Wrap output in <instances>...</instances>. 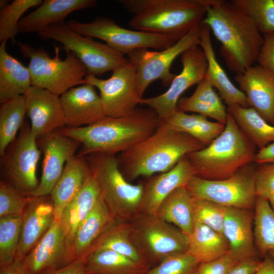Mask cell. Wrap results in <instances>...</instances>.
Returning <instances> with one entry per match:
<instances>
[{
  "mask_svg": "<svg viewBox=\"0 0 274 274\" xmlns=\"http://www.w3.org/2000/svg\"><path fill=\"white\" fill-rule=\"evenodd\" d=\"M161 121L151 108H136L120 117H105L90 125L59 129L63 134L80 143L78 156L100 153L116 155L153 134Z\"/></svg>",
  "mask_w": 274,
  "mask_h": 274,
  "instance_id": "obj_1",
  "label": "cell"
},
{
  "mask_svg": "<svg viewBox=\"0 0 274 274\" xmlns=\"http://www.w3.org/2000/svg\"><path fill=\"white\" fill-rule=\"evenodd\" d=\"M201 24L208 26L221 43V54L236 74L257 61L263 36L252 19L231 1L215 0Z\"/></svg>",
  "mask_w": 274,
  "mask_h": 274,
  "instance_id": "obj_2",
  "label": "cell"
},
{
  "mask_svg": "<svg viewBox=\"0 0 274 274\" xmlns=\"http://www.w3.org/2000/svg\"><path fill=\"white\" fill-rule=\"evenodd\" d=\"M205 147L195 138L161 122L153 134L117 158L121 172L129 181L167 172L189 153Z\"/></svg>",
  "mask_w": 274,
  "mask_h": 274,
  "instance_id": "obj_3",
  "label": "cell"
},
{
  "mask_svg": "<svg viewBox=\"0 0 274 274\" xmlns=\"http://www.w3.org/2000/svg\"><path fill=\"white\" fill-rule=\"evenodd\" d=\"M132 17L134 30L172 37L179 41L200 24L215 0H119Z\"/></svg>",
  "mask_w": 274,
  "mask_h": 274,
  "instance_id": "obj_4",
  "label": "cell"
},
{
  "mask_svg": "<svg viewBox=\"0 0 274 274\" xmlns=\"http://www.w3.org/2000/svg\"><path fill=\"white\" fill-rule=\"evenodd\" d=\"M256 148L228 112L225 128L220 135L209 145L187 156L196 176L207 180H222L254 163Z\"/></svg>",
  "mask_w": 274,
  "mask_h": 274,
  "instance_id": "obj_5",
  "label": "cell"
},
{
  "mask_svg": "<svg viewBox=\"0 0 274 274\" xmlns=\"http://www.w3.org/2000/svg\"><path fill=\"white\" fill-rule=\"evenodd\" d=\"M105 203L119 221L131 222L142 213L144 182L132 184L121 172L116 155L86 156Z\"/></svg>",
  "mask_w": 274,
  "mask_h": 274,
  "instance_id": "obj_6",
  "label": "cell"
},
{
  "mask_svg": "<svg viewBox=\"0 0 274 274\" xmlns=\"http://www.w3.org/2000/svg\"><path fill=\"white\" fill-rule=\"evenodd\" d=\"M23 56L29 59L31 86L45 89L60 96L70 89L85 84L87 70L73 52L66 53L62 59L60 47L54 45L55 56L50 57L43 47L35 48L22 43H17Z\"/></svg>",
  "mask_w": 274,
  "mask_h": 274,
  "instance_id": "obj_7",
  "label": "cell"
},
{
  "mask_svg": "<svg viewBox=\"0 0 274 274\" xmlns=\"http://www.w3.org/2000/svg\"><path fill=\"white\" fill-rule=\"evenodd\" d=\"M131 224L133 242L151 267L168 256L187 251L188 235L156 214H142Z\"/></svg>",
  "mask_w": 274,
  "mask_h": 274,
  "instance_id": "obj_8",
  "label": "cell"
},
{
  "mask_svg": "<svg viewBox=\"0 0 274 274\" xmlns=\"http://www.w3.org/2000/svg\"><path fill=\"white\" fill-rule=\"evenodd\" d=\"M37 33L42 40L60 43L66 53L74 52L85 65L89 75H101L129 61L107 44L79 33L64 22L51 24Z\"/></svg>",
  "mask_w": 274,
  "mask_h": 274,
  "instance_id": "obj_9",
  "label": "cell"
},
{
  "mask_svg": "<svg viewBox=\"0 0 274 274\" xmlns=\"http://www.w3.org/2000/svg\"><path fill=\"white\" fill-rule=\"evenodd\" d=\"M254 163L222 180L204 179L193 177L185 186L193 198L208 200L226 207L252 209L257 197Z\"/></svg>",
  "mask_w": 274,
  "mask_h": 274,
  "instance_id": "obj_10",
  "label": "cell"
},
{
  "mask_svg": "<svg viewBox=\"0 0 274 274\" xmlns=\"http://www.w3.org/2000/svg\"><path fill=\"white\" fill-rule=\"evenodd\" d=\"M79 33L103 40L115 51L123 55L141 49L162 50L178 41L161 35L130 30L118 25L110 18L97 17L90 22L72 19L66 23Z\"/></svg>",
  "mask_w": 274,
  "mask_h": 274,
  "instance_id": "obj_11",
  "label": "cell"
},
{
  "mask_svg": "<svg viewBox=\"0 0 274 274\" xmlns=\"http://www.w3.org/2000/svg\"><path fill=\"white\" fill-rule=\"evenodd\" d=\"M201 24L193 27L170 47L162 50L141 49L126 55L136 72L139 95L141 98L149 85L157 80L165 86L170 85L176 75L170 72L175 59L189 48L199 45Z\"/></svg>",
  "mask_w": 274,
  "mask_h": 274,
  "instance_id": "obj_12",
  "label": "cell"
},
{
  "mask_svg": "<svg viewBox=\"0 0 274 274\" xmlns=\"http://www.w3.org/2000/svg\"><path fill=\"white\" fill-rule=\"evenodd\" d=\"M85 82L98 89L106 117H120L132 113L142 98L138 91L135 67L129 61L113 70L108 79L87 75Z\"/></svg>",
  "mask_w": 274,
  "mask_h": 274,
  "instance_id": "obj_13",
  "label": "cell"
},
{
  "mask_svg": "<svg viewBox=\"0 0 274 274\" xmlns=\"http://www.w3.org/2000/svg\"><path fill=\"white\" fill-rule=\"evenodd\" d=\"M182 69L173 79L168 89L163 93L149 98H142L140 104L153 109L161 121L178 111L177 104L182 94L189 88L198 84L205 78L208 61L199 46H193L181 55Z\"/></svg>",
  "mask_w": 274,
  "mask_h": 274,
  "instance_id": "obj_14",
  "label": "cell"
},
{
  "mask_svg": "<svg viewBox=\"0 0 274 274\" xmlns=\"http://www.w3.org/2000/svg\"><path fill=\"white\" fill-rule=\"evenodd\" d=\"M12 143L9 152L2 156L4 169L9 180L7 183L30 196L40 183L36 170L42 153L30 124H24L18 138Z\"/></svg>",
  "mask_w": 274,
  "mask_h": 274,
  "instance_id": "obj_15",
  "label": "cell"
},
{
  "mask_svg": "<svg viewBox=\"0 0 274 274\" xmlns=\"http://www.w3.org/2000/svg\"><path fill=\"white\" fill-rule=\"evenodd\" d=\"M37 143L43 162L39 186L29 196L35 197L50 195L67 161L76 155L81 146L80 142L63 134L59 129L38 138Z\"/></svg>",
  "mask_w": 274,
  "mask_h": 274,
  "instance_id": "obj_16",
  "label": "cell"
},
{
  "mask_svg": "<svg viewBox=\"0 0 274 274\" xmlns=\"http://www.w3.org/2000/svg\"><path fill=\"white\" fill-rule=\"evenodd\" d=\"M70 263L66 237L56 220L20 262L27 274H44Z\"/></svg>",
  "mask_w": 274,
  "mask_h": 274,
  "instance_id": "obj_17",
  "label": "cell"
},
{
  "mask_svg": "<svg viewBox=\"0 0 274 274\" xmlns=\"http://www.w3.org/2000/svg\"><path fill=\"white\" fill-rule=\"evenodd\" d=\"M24 95L30 130L37 139L65 125L59 96L33 86Z\"/></svg>",
  "mask_w": 274,
  "mask_h": 274,
  "instance_id": "obj_18",
  "label": "cell"
},
{
  "mask_svg": "<svg viewBox=\"0 0 274 274\" xmlns=\"http://www.w3.org/2000/svg\"><path fill=\"white\" fill-rule=\"evenodd\" d=\"M59 98L67 127L90 125L106 117L99 95L90 84L73 87Z\"/></svg>",
  "mask_w": 274,
  "mask_h": 274,
  "instance_id": "obj_19",
  "label": "cell"
},
{
  "mask_svg": "<svg viewBox=\"0 0 274 274\" xmlns=\"http://www.w3.org/2000/svg\"><path fill=\"white\" fill-rule=\"evenodd\" d=\"M235 80L249 107L274 125V74L258 65L236 74Z\"/></svg>",
  "mask_w": 274,
  "mask_h": 274,
  "instance_id": "obj_20",
  "label": "cell"
},
{
  "mask_svg": "<svg viewBox=\"0 0 274 274\" xmlns=\"http://www.w3.org/2000/svg\"><path fill=\"white\" fill-rule=\"evenodd\" d=\"M195 176L187 156L169 170L153 175L144 182L142 213L156 214L163 200L176 189L185 186Z\"/></svg>",
  "mask_w": 274,
  "mask_h": 274,
  "instance_id": "obj_21",
  "label": "cell"
},
{
  "mask_svg": "<svg viewBox=\"0 0 274 274\" xmlns=\"http://www.w3.org/2000/svg\"><path fill=\"white\" fill-rule=\"evenodd\" d=\"M21 226L15 261L20 262L55 220L50 195L31 199L21 216Z\"/></svg>",
  "mask_w": 274,
  "mask_h": 274,
  "instance_id": "obj_22",
  "label": "cell"
},
{
  "mask_svg": "<svg viewBox=\"0 0 274 274\" xmlns=\"http://www.w3.org/2000/svg\"><path fill=\"white\" fill-rule=\"evenodd\" d=\"M254 213L250 209L226 207L223 234L227 240L229 252L237 260L257 258L253 221Z\"/></svg>",
  "mask_w": 274,
  "mask_h": 274,
  "instance_id": "obj_23",
  "label": "cell"
},
{
  "mask_svg": "<svg viewBox=\"0 0 274 274\" xmlns=\"http://www.w3.org/2000/svg\"><path fill=\"white\" fill-rule=\"evenodd\" d=\"M97 6L95 0H44L37 9L22 18L18 32H39L51 24L64 22L71 13Z\"/></svg>",
  "mask_w": 274,
  "mask_h": 274,
  "instance_id": "obj_24",
  "label": "cell"
},
{
  "mask_svg": "<svg viewBox=\"0 0 274 274\" xmlns=\"http://www.w3.org/2000/svg\"><path fill=\"white\" fill-rule=\"evenodd\" d=\"M91 175V168L85 156L76 155L67 161L61 176L50 194L55 220L59 221L64 208Z\"/></svg>",
  "mask_w": 274,
  "mask_h": 274,
  "instance_id": "obj_25",
  "label": "cell"
},
{
  "mask_svg": "<svg viewBox=\"0 0 274 274\" xmlns=\"http://www.w3.org/2000/svg\"><path fill=\"white\" fill-rule=\"evenodd\" d=\"M101 197L97 183L93 176L87 179L84 186L64 208L60 220L64 231L70 258V252L75 234Z\"/></svg>",
  "mask_w": 274,
  "mask_h": 274,
  "instance_id": "obj_26",
  "label": "cell"
},
{
  "mask_svg": "<svg viewBox=\"0 0 274 274\" xmlns=\"http://www.w3.org/2000/svg\"><path fill=\"white\" fill-rule=\"evenodd\" d=\"M199 46L204 52L208 61L206 78L218 91L220 96L227 107L238 105L244 107H249L245 93L230 81L216 58L212 43L210 27L202 24Z\"/></svg>",
  "mask_w": 274,
  "mask_h": 274,
  "instance_id": "obj_27",
  "label": "cell"
},
{
  "mask_svg": "<svg viewBox=\"0 0 274 274\" xmlns=\"http://www.w3.org/2000/svg\"><path fill=\"white\" fill-rule=\"evenodd\" d=\"M116 220L101 197L75 234L70 252L71 262L87 257L95 242Z\"/></svg>",
  "mask_w": 274,
  "mask_h": 274,
  "instance_id": "obj_28",
  "label": "cell"
},
{
  "mask_svg": "<svg viewBox=\"0 0 274 274\" xmlns=\"http://www.w3.org/2000/svg\"><path fill=\"white\" fill-rule=\"evenodd\" d=\"M7 42L0 45V101L23 95L31 86L30 72L7 51Z\"/></svg>",
  "mask_w": 274,
  "mask_h": 274,
  "instance_id": "obj_29",
  "label": "cell"
},
{
  "mask_svg": "<svg viewBox=\"0 0 274 274\" xmlns=\"http://www.w3.org/2000/svg\"><path fill=\"white\" fill-rule=\"evenodd\" d=\"M177 109L181 112H193L210 117L224 124L227 119V110L222 98L206 78L197 85L190 96L179 99Z\"/></svg>",
  "mask_w": 274,
  "mask_h": 274,
  "instance_id": "obj_30",
  "label": "cell"
},
{
  "mask_svg": "<svg viewBox=\"0 0 274 274\" xmlns=\"http://www.w3.org/2000/svg\"><path fill=\"white\" fill-rule=\"evenodd\" d=\"M188 236L186 252L199 263L213 260L230 251L224 235L202 224L194 222L193 230Z\"/></svg>",
  "mask_w": 274,
  "mask_h": 274,
  "instance_id": "obj_31",
  "label": "cell"
},
{
  "mask_svg": "<svg viewBox=\"0 0 274 274\" xmlns=\"http://www.w3.org/2000/svg\"><path fill=\"white\" fill-rule=\"evenodd\" d=\"M89 274H145L151 267L113 251L98 249L86 257Z\"/></svg>",
  "mask_w": 274,
  "mask_h": 274,
  "instance_id": "obj_32",
  "label": "cell"
},
{
  "mask_svg": "<svg viewBox=\"0 0 274 274\" xmlns=\"http://www.w3.org/2000/svg\"><path fill=\"white\" fill-rule=\"evenodd\" d=\"M192 199L185 186L180 187L163 200L156 214L188 236L192 233L194 225Z\"/></svg>",
  "mask_w": 274,
  "mask_h": 274,
  "instance_id": "obj_33",
  "label": "cell"
},
{
  "mask_svg": "<svg viewBox=\"0 0 274 274\" xmlns=\"http://www.w3.org/2000/svg\"><path fill=\"white\" fill-rule=\"evenodd\" d=\"M227 110L259 150L274 142V125L267 122L253 108L234 105L228 106Z\"/></svg>",
  "mask_w": 274,
  "mask_h": 274,
  "instance_id": "obj_34",
  "label": "cell"
},
{
  "mask_svg": "<svg viewBox=\"0 0 274 274\" xmlns=\"http://www.w3.org/2000/svg\"><path fill=\"white\" fill-rule=\"evenodd\" d=\"M175 130L186 133L198 140L205 146L210 144L223 131L225 124L210 121L198 114L176 111L166 120L161 121Z\"/></svg>",
  "mask_w": 274,
  "mask_h": 274,
  "instance_id": "obj_35",
  "label": "cell"
},
{
  "mask_svg": "<svg viewBox=\"0 0 274 274\" xmlns=\"http://www.w3.org/2000/svg\"><path fill=\"white\" fill-rule=\"evenodd\" d=\"M98 249L110 250L136 262L149 265L133 242L131 222L117 220L95 242L89 253Z\"/></svg>",
  "mask_w": 274,
  "mask_h": 274,
  "instance_id": "obj_36",
  "label": "cell"
},
{
  "mask_svg": "<svg viewBox=\"0 0 274 274\" xmlns=\"http://www.w3.org/2000/svg\"><path fill=\"white\" fill-rule=\"evenodd\" d=\"M26 114L24 95L1 103L0 108V155L3 156L18 130L24 125Z\"/></svg>",
  "mask_w": 274,
  "mask_h": 274,
  "instance_id": "obj_37",
  "label": "cell"
},
{
  "mask_svg": "<svg viewBox=\"0 0 274 274\" xmlns=\"http://www.w3.org/2000/svg\"><path fill=\"white\" fill-rule=\"evenodd\" d=\"M254 213V237L258 254L264 257L274 251V212L268 200L257 196Z\"/></svg>",
  "mask_w": 274,
  "mask_h": 274,
  "instance_id": "obj_38",
  "label": "cell"
},
{
  "mask_svg": "<svg viewBox=\"0 0 274 274\" xmlns=\"http://www.w3.org/2000/svg\"><path fill=\"white\" fill-rule=\"evenodd\" d=\"M42 0H14L0 11V42L11 40L15 43L18 25L22 15L28 9L39 7Z\"/></svg>",
  "mask_w": 274,
  "mask_h": 274,
  "instance_id": "obj_39",
  "label": "cell"
},
{
  "mask_svg": "<svg viewBox=\"0 0 274 274\" xmlns=\"http://www.w3.org/2000/svg\"><path fill=\"white\" fill-rule=\"evenodd\" d=\"M21 220V216L0 217V267L15 261Z\"/></svg>",
  "mask_w": 274,
  "mask_h": 274,
  "instance_id": "obj_40",
  "label": "cell"
},
{
  "mask_svg": "<svg viewBox=\"0 0 274 274\" xmlns=\"http://www.w3.org/2000/svg\"><path fill=\"white\" fill-rule=\"evenodd\" d=\"M250 17L262 35L274 32V0H231Z\"/></svg>",
  "mask_w": 274,
  "mask_h": 274,
  "instance_id": "obj_41",
  "label": "cell"
},
{
  "mask_svg": "<svg viewBox=\"0 0 274 274\" xmlns=\"http://www.w3.org/2000/svg\"><path fill=\"white\" fill-rule=\"evenodd\" d=\"M226 209V207L212 201L193 197L194 222L205 225L222 234Z\"/></svg>",
  "mask_w": 274,
  "mask_h": 274,
  "instance_id": "obj_42",
  "label": "cell"
},
{
  "mask_svg": "<svg viewBox=\"0 0 274 274\" xmlns=\"http://www.w3.org/2000/svg\"><path fill=\"white\" fill-rule=\"evenodd\" d=\"M199 263L187 252L167 257L145 274H195Z\"/></svg>",
  "mask_w": 274,
  "mask_h": 274,
  "instance_id": "obj_43",
  "label": "cell"
},
{
  "mask_svg": "<svg viewBox=\"0 0 274 274\" xmlns=\"http://www.w3.org/2000/svg\"><path fill=\"white\" fill-rule=\"evenodd\" d=\"M31 196L20 192L8 183L0 182V217L21 216Z\"/></svg>",
  "mask_w": 274,
  "mask_h": 274,
  "instance_id": "obj_44",
  "label": "cell"
},
{
  "mask_svg": "<svg viewBox=\"0 0 274 274\" xmlns=\"http://www.w3.org/2000/svg\"><path fill=\"white\" fill-rule=\"evenodd\" d=\"M257 196L267 199L274 193V162L259 164L255 172Z\"/></svg>",
  "mask_w": 274,
  "mask_h": 274,
  "instance_id": "obj_45",
  "label": "cell"
},
{
  "mask_svg": "<svg viewBox=\"0 0 274 274\" xmlns=\"http://www.w3.org/2000/svg\"><path fill=\"white\" fill-rule=\"evenodd\" d=\"M239 261L229 252L213 260L199 263L195 274H227Z\"/></svg>",
  "mask_w": 274,
  "mask_h": 274,
  "instance_id": "obj_46",
  "label": "cell"
},
{
  "mask_svg": "<svg viewBox=\"0 0 274 274\" xmlns=\"http://www.w3.org/2000/svg\"><path fill=\"white\" fill-rule=\"evenodd\" d=\"M263 36L264 41L257 61L259 65L274 74V32Z\"/></svg>",
  "mask_w": 274,
  "mask_h": 274,
  "instance_id": "obj_47",
  "label": "cell"
},
{
  "mask_svg": "<svg viewBox=\"0 0 274 274\" xmlns=\"http://www.w3.org/2000/svg\"><path fill=\"white\" fill-rule=\"evenodd\" d=\"M86 261V257L79 258L62 267L44 274H89Z\"/></svg>",
  "mask_w": 274,
  "mask_h": 274,
  "instance_id": "obj_48",
  "label": "cell"
},
{
  "mask_svg": "<svg viewBox=\"0 0 274 274\" xmlns=\"http://www.w3.org/2000/svg\"><path fill=\"white\" fill-rule=\"evenodd\" d=\"M260 261L257 258L240 260L230 269L227 274H255Z\"/></svg>",
  "mask_w": 274,
  "mask_h": 274,
  "instance_id": "obj_49",
  "label": "cell"
},
{
  "mask_svg": "<svg viewBox=\"0 0 274 274\" xmlns=\"http://www.w3.org/2000/svg\"><path fill=\"white\" fill-rule=\"evenodd\" d=\"M271 162H274V142L259 149L254 158V163L258 164Z\"/></svg>",
  "mask_w": 274,
  "mask_h": 274,
  "instance_id": "obj_50",
  "label": "cell"
},
{
  "mask_svg": "<svg viewBox=\"0 0 274 274\" xmlns=\"http://www.w3.org/2000/svg\"><path fill=\"white\" fill-rule=\"evenodd\" d=\"M255 274H274V259L269 254L260 261Z\"/></svg>",
  "mask_w": 274,
  "mask_h": 274,
  "instance_id": "obj_51",
  "label": "cell"
},
{
  "mask_svg": "<svg viewBox=\"0 0 274 274\" xmlns=\"http://www.w3.org/2000/svg\"><path fill=\"white\" fill-rule=\"evenodd\" d=\"M0 274H27L22 268L20 262L15 261L12 264L0 267Z\"/></svg>",
  "mask_w": 274,
  "mask_h": 274,
  "instance_id": "obj_52",
  "label": "cell"
},
{
  "mask_svg": "<svg viewBox=\"0 0 274 274\" xmlns=\"http://www.w3.org/2000/svg\"><path fill=\"white\" fill-rule=\"evenodd\" d=\"M270 206L274 212V193L271 194L267 198Z\"/></svg>",
  "mask_w": 274,
  "mask_h": 274,
  "instance_id": "obj_53",
  "label": "cell"
},
{
  "mask_svg": "<svg viewBox=\"0 0 274 274\" xmlns=\"http://www.w3.org/2000/svg\"><path fill=\"white\" fill-rule=\"evenodd\" d=\"M9 1L6 0H1L0 1V8L1 9L6 7L8 5Z\"/></svg>",
  "mask_w": 274,
  "mask_h": 274,
  "instance_id": "obj_54",
  "label": "cell"
},
{
  "mask_svg": "<svg viewBox=\"0 0 274 274\" xmlns=\"http://www.w3.org/2000/svg\"><path fill=\"white\" fill-rule=\"evenodd\" d=\"M269 254L274 259V251H271L269 252Z\"/></svg>",
  "mask_w": 274,
  "mask_h": 274,
  "instance_id": "obj_55",
  "label": "cell"
}]
</instances>
